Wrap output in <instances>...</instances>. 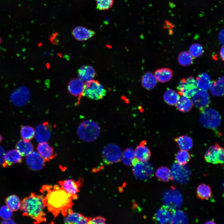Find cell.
Here are the masks:
<instances>
[{"label": "cell", "instance_id": "8", "mask_svg": "<svg viewBox=\"0 0 224 224\" xmlns=\"http://www.w3.org/2000/svg\"><path fill=\"white\" fill-rule=\"evenodd\" d=\"M170 172L171 180L180 184L186 183L189 180L191 174L188 166L185 165H180L177 163L172 165Z\"/></svg>", "mask_w": 224, "mask_h": 224}, {"label": "cell", "instance_id": "36", "mask_svg": "<svg viewBox=\"0 0 224 224\" xmlns=\"http://www.w3.org/2000/svg\"><path fill=\"white\" fill-rule=\"evenodd\" d=\"M193 57L189 52L184 51L180 52L178 57V61L180 65L183 66L191 65L193 62Z\"/></svg>", "mask_w": 224, "mask_h": 224}, {"label": "cell", "instance_id": "26", "mask_svg": "<svg viewBox=\"0 0 224 224\" xmlns=\"http://www.w3.org/2000/svg\"><path fill=\"white\" fill-rule=\"evenodd\" d=\"M142 84L147 90L153 89L157 84V80L154 75L151 72L145 73L142 77Z\"/></svg>", "mask_w": 224, "mask_h": 224}, {"label": "cell", "instance_id": "32", "mask_svg": "<svg viewBox=\"0 0 224 224\" xmlns=\"http://www.w3.org/2000/svg\"><path fill=\"white\" fill-rule=\"evenodd\" d=\"M179 94L175 91L170 88L167 89L163 95L165 101L171 106L175 105L179 98Z\"/></svg>", "mask_w": 224, "mask_h": 224}, {"label": "cell", "instance_id": "21", "mask_svg": "<svg viewBox=\"0 0 224 224\" xmlns=\"http://www.w3.org/2000/svg\"><path fill=\"white\" fill-rule=\"evenodd\" d=\"M146 142L145 141L141 142L135 149V156L137 159L140 162H147L151 156L150 149L145 146Z\"/></svg>", "mask_w": 224, "mask_h": 224}, {"label": "cell", "instance_id": "20", "mask_svg": "<svg viewBox=\"0 0 224 224\" xmlns=\"http://www.w3.org/2000/svg\"><path fill=\"white\" fill-rule=\"evenodd\" d=\"M38 152L45 161H49L56 156L53 148L46 142L39 143L37 147Z\"/></svg>", "mask_w": 224, "mask_h": 224}, {"label": "cell", "instance_id": "48", "mask_svg": "<svg viewBox=\"0 0 224 224\" xmlns=\"http://www.w3.org/2000/svg\"><path fill=\"white\" fill-rule=\"evenodd\" d=\"M205 223L206 224H215V222L212 220L209 221L207 222H206Z\"/></svg>", "mask_w": 224, "mask_h": 224}, {"label": "cell", "instance_id": "44", "mask_svg": "<svg viewBox=\"0 0 224 224\" xmlns=\"http://www.w3.org/2000/svg\"><path fill=\"white\" fill-rule=\"evenodd\" d=\"M5 154L4 149L0 146V165L3 164L4 162Z\"/></svg>", "mask_w": 224, "mask_h": 224}, {"label": "cell", "instance_id": "40", "mask_svg": "<svg viewBox=\"0 0 224 224\" xmlns=\"http://www.w3.org/2000/svg\"><path fill=\"white\" fill-rule=\"evenodd\" d=\"M96 0L97 9L101 10L109 9L112 6L114 3V0Z\"/></svg>", "mask_w": 224, "mask_h": 224}, {"label": "cell", "instance_id": "47", "mask_svg": "<svg viewBox=\"0 0 224 224\" xmlns=\"http://www.w3.org/2000/svg\"><path fill=\"white\" fill-rule=\"evenodd\" d=\"M224 47L222 46L220 51V57L222 60L224 59Z\"/></svg>", "mask_w": 224, "mask_h": 224}, {"label": "cell", "instance_id": "13", "mask_svg": "<svg viewBox=\"0 0 224 224\" xmlns=\"http://www.w3.org/2000/svg\"><path fill=\"white\" fill-rule=\"evenodd\" d=\"M175 210L166 205H163L157 210L153 217V219L156 223H168L170 222Z\"/></svg>", "mask_w": 224, "mask_h": 224}, {"label": "cell", "instance_id": "16", "mask_svg": "<svg viewBox=\"0 0 224 224\" xmlns=\"http://www.w3.org/2000/svg\"><path fill=\"white\" fill-rule=\"evenodd\" d=\"M80 180L75 181L72 179H67L59 182L61 187L70 195L73 199H77V194L81 183Z\"/></svg>", "mask_w": 224, "mask_h": 224}, {"label": "cell", "instance_id": "39", "mask_svg": "<svg viewBox=\"0 0 224 224\" xmlns=\"http://www.w3.org/2000/svg\"><path fill=\"white\" fill-rule=\"evenodd\" d=\"M189 52L194 58H197L201 56L204 52L202 46L198 43L192 44L189 48Z\"/></svg>", "mask_w": 224, "mask_h": 224}, {"label": "cell", "instance_id": "35", "mask_svg": "<svg viewBox=\"0 0 224 224\" xmlns=\"http://www.w3.org/2000/svg\"><path fill=\"white\" fill-rule=\"evenodd\" d=\"M188 222L186 214L180 210H175L172 216L170 223L172 224H184Z\"/></svg>", "mask_w": 224, "mask_h": 224}, {"label": "cell", "instance_id": "4", "mask_svg": "<svg viewBox=\"0 0 224 224\" xmlns=\"http://www.w3.org/2000/svg\"><path fill=\"white\" fill-rule=\"evenodd\" d=\"M199 119L203 127L212 129L218 128L221 121L219 112L212 108H206L202 111Z\"/></svg>", "mask_w": 224, "mask_h": 224}, {"label": "cell", "instance_id": "49", "mask_svg": "<svg viewBox=\"0 0 224 224\" xmlns=\"http://www.w3.org/2000/svg\"><path fill=\"white\" fill-rule=\"evenodd\" d=\"M2 138L1 135H0V142H1V141L2 140Z\"/></svg>", "mask_w": 224, "mask_h": 224}, {"label": "cell", "instance_id": "50", "mask_svg": "<svg viewBox=\"0 0 224 224\" xmlns=\"http://www.w3.org/2000/svg\"><path fill=\"white\" fill-rule=\"evenodd\" d=\"M1 38L0 36V44L1 43Z\"/></svg>", "mask_w": 224, "mask_h": 224}, {"label": "cell", "instance_id": "42", "mask_svg": "<svg viewBox=\"0 0 224 224\" xmlns=\"http://www.w3.org/2000/svg\"><path fill=\"white\" fill-rule=\"evenodd\" d=\"M122 156L128 159L133 160L135 158V152L132 148L128 147L124 151Z\"/></svg>", "mask_w": 224, "mask_h": 224}, {"label": "cell", "instance_id": "18", "mask_svg": "<svg viewBox=\"0 0 224 224\" xmlns=\"http://www.w3.org/2000/svg\"><path fill=\"white\" fill-rule=\"evenodd\" d=\"M84 84L79 78H73L69 82L68 86V90L69 92L75 96L80 98L82 95Z\"/></svg>", "mask_w": 224, "mask_h": 224}, {"label": "cell", "instance_id": "46", "mask_svg": "<svg viewBox=\"0 0 224 224\" xmlns=\"http://www.w3.org/2000/svg\"><path fill=\"white\" fill-rule=\"evenodd\" d=\"M219 40L221 43H223V32H220L219 35Z\"/></svg>", "mask_w": 224, "mask_h": 224}, {"label": "cell", "instance_id": "27", "mask_svg": "<svg viewBox=\"0 0 224 224\" xmlns=\"http://www.w3.org/2000/svg\"><path fill=\"white\" fill-rule=\"evenodd\" d=\"M154 75L157 81L161 83H165L171 79L173 72L169 68H162L156 70L155 71Z\"/></svg>", "mask_w": 224, "mask_h": 224}, {"label": "cell", "instance_id": "11", "mask_svg": "<svg viewBox=\"0 0 224 224\" xmlns=\"http://www.w3.org/2000/svg\"><path fill=\"white\" fill-rule=\"evenodd\" d=\"M224 149L217 143L211 146L207 151L204 159L208 162L213 164H223L224 161Z\"/></svg>", "mask_w": 224, "mask_h": 224}, {"label": "cell", "instance_id": "9", "mask_svg": "<svg viewBox=\"0 0 224 224\" xmlns=\"http://www.w3.org/2000/svg\"><path fill=\"white\" fill-rule=\"evenodd\" d=\"M103 160L106 164H110L119 161L122 153L120 147L115 144H110L106 145L102 151Z\"/></svg>", "mask_w": 224, "mask_h": 224}, {"label": "cell", "instance_id": "45", "mask_svg": "<svg viewBox=\"0 0 224 224\" xmlns=\"http://www.w3.org/2000/svg\"><path fill=\"white\" fill-rule=\"evenodd\" d=\"M2 223L3 224H14L15 222L12 220L11 219H9L3 220Z\"/></svg>", "mask_w": 224, "mask_h": 224}, {"label": "cell", "instance_id": "31", "mask_svg": "<svg viewBox=\"0 0 224 224\" xmlns=\"http://www.w3.org/2000/svg\"><path fill=\"white\" fill-rule=\"evenodd\" d=\"M196 193L197 197L202 200L209 199L212 195L210 187L208 185L203 184L198 185L197 188Z\"/></svg>", "mask_w": 224, "mask_h": 224}, {"label": "cell", "instance_id": "22", "mask_svg": "<svg viewBox=\"0 0 224 224\" xmlns=\"http://www.w3.org/2000/svg\"><path fill=\"white\" fill-rule=\"evenodd\" d=\"M77 73L79 78L84 82L93 80L96 75L94 68L89 65L81 67L78 70Z\"/></svg>", "mask_w": 224, "mask_h": 224}, {"label": "cell", "instance_id": "19", "mask_svg": "<svg viewBox=\"0 0 224 224\" xmlns=\"http://www.w3.org/2000/svg\"><path fill=\"white\" fill-rule=\"evenodd\" d=\"M72 34L77 40L83 41L87 40L93 36L95 32L84 27L78 26L73 30Z\"/></svg>", "mask_w": 224, "mask_h": 224}, {"label": "cell", "instance_id": "28", "mask_svg": "<svg viewBox=\"0 0 224 224\" xmlns=\"http://www.w3.org/2000/svg\"><path fill=\"white\" fill-rule=\"evenodd\" d=\"M196 81L198 88L200 90L207 91L209 89L212 82L207 73L203 72L199 75Z\"/></svg>", "mask_w": 224, "mask_h": 224}, {"label": "cell", "instance_id": "29", "mask_svg": "<svg viewBox=\"0 0 224 224\" xmlns=\"http://www.w3.org/2000/svg\"><path fill=\"white\" fill-rule=\"evenodd\" d=\"M174 140L181 150L188 151L193 147V140L192 138L188 136H181L175 138Z\"/></svg>", "mask_w": 224, "mask_h": 224}, {"label": "cell", "instance_id": "37", "mask_svg": "<svg viewBox=\"0 0 224 224\" xmlns=\"http://www.w3.org/2000/svg\"><path fill=\"white\" fill-rule=\"evenodd\" d=\"M191 156L187 151L181 150L175 155V159L177 163L182 165H185L189 161Z\"/></svg>", "mask_w": 224, "mask_h": 224}, {"label": "cell", "instance_id": "2", "mask_svg": "<svg viewBox=\"0 0 224 224\" xmlns=\"http://www.w3.org/2000/svg\"><path fill=\"white\" fill-rule=\"evenodd\" d=\"M46 207L44 196L32 193L21 202V209L23 214L40 223L46 220L44 212Z\"/></svg>", "mask_w": 224, "mask_h": 224}, {"label": "cell", "instance_id": "38", "mask_svg": "<svg viewBox=\"0 0 224 224\" xmlns=\"http://www.w3.org/2000/svg\"><path fill=\"white\" fill-rule=\"evenodd\" d=\"M35 131L34 129L30 126H24L21 130V135L22 138L27 140H30L34 137Z\"/></svg>", "mask_w": 224, "mask_h": 224}, {"label": "cell", "instance_id": "3", "mask_svg": "<svg viewBox=\"0 0 224 224\" xmlns=\"http://www.w3.org/2000/svg\"><path fill=\"white\" fill-rule=\"evenodd\" d=\"M100 128L96 122L91 120H85L81 123L77 129V135L81 139L86 142H91L99 136Z\"/></svg>", "mask_w": 224, "mask_h": 224}, {"label": "cell", "instance_id": "10", "mask_svg": "<svg viewBox=\"0 0 224 224\" xmlns=\"http://www.w3.org/2000/svg\"><path fill=\"white\" fill-rule=\"evenodd\" d=\"M198 88L196 80L191 76L182 78L177 87L179 95L189 98L193 96Z\"/></svg>", "mask_w": 224, "mask_h": 224}, {"label": "cell", "instance_id": "15", "mask_svg": "<svg viewBox=\"0 0 224 224\" xmlns=\"http://www.w3.org/2000/svg\"><path fill=\"white\" fill-rule=\"evenodd\" d=\"M51 127L48 122L38 125L36 127L35 136L37 141L39 143L46 142L51 136Z\"/></svg>", "mask_w": 224, "mask_h": 224}, {"label": "cell", "instance_id": "12", "mask_svg": "<svg viewBox=\"0 0 224 224\" xmlns=\"http://www.w3.org/2000/svg\"><path fill=\"white\" fill-rule=\"evenodd\" d=\"M193 104L201 111L208 106L210 96L206 91L199 90L192 97Z\"/></svg>", "mask_w": 224, "mask_h": 224}, {"label": "cell", "instance_id": "1", "mask_svg": "<svg viewBox=\"0 0 224 224\" xmlns=\"http://www.w3.org/2000/svg\"><path fill=\"white\" fill-rule=\"evenodd\" d=\"M42 190L47 192L46 195L44 196L46 206L55 217L60 213L64 216L71 209L73 199L61 187L57 185L53 187L44 186Z\"/></svg>", "mask_w": 224, "mask_h": 224}, {"label": "cell", "instance_id": "24", "mask_svg": "<svg viewBox=\"0 0 224 224\" xmlns=\"http://www.w3.org/2000/svg\"><path fill=\"white\" fill-rule=\"evenodd\" d=\"M16 148L22 156H27L34 149L32 144L29 140L23 139L20 140L17 142Z\"/></svg>", "mask_w": 224, "mask_h": 224}, {"label": "cell", "instance_id": "14", "mask_svg": "<svg viewBox=\"0 0 224 224\" xmlns=\"http://www.w3.org/2000/svg\"><path fill=\"white\" fill-rule=\"evenodd\" d=\"M26 161L28 167L35 171L42 169L45 166V162L41 155L35 151H32L27 155Z\"/></svg>", "mask_w": 224, "mask_h": 224}, {"label": "cell", "instance_id": "5", "mask_svg": "<svg viewBox=\"0 0 224 224\" xmlns=\"http://www.w3.org/2000/svg\"><path fill=\"white\" fill-rule=\"evenodd\" d=\"M107 91L97 81L92 80L85 82L82 96L96 100L102 99Z\"/></svg>", "mask_w": 224, "mask_h": 224}, {"label": "cell", "instance_id": "30", "mask_svg": "<svg viewBox=\"0 0 224 224\" xmlns=\"http://www.w3.org/2000/svg\"><path fill=\"white\" fill-rule=\"evenodd\" d=\"M177 108L181 112L189 111L193 106V102L189 98L182 96L175 104Z\"/></svg>", "mask_w": 224, "mask_h": 224}, {"label": "cell", "instance_id": "17", "mask_svg": "<svg viewBox=\"0 0 224 224\" xmlns=\"http://www.w3.org/2000/svg\"><path fill=\"white\" fill-rule=\"evenodd\" d=\"M64 222L67 224H88L89 218L81 214L74 212L70 209L64 216Z\"/></svg>", "mask_w": 224, "mask_h": 224}, {"label": "cell", "instance_id": "7", "mask_svg": "<svg viewBox=\"0 0 224 224\" xmlns=\"http://www.w3.org/2000/svg\"><path fill=\"white\" fill-rule=\"evenodd\" d=\"M162 201L164 205L175 209L181 206L182 197L179 191L172 186L164 192Z\"/></svg>", "mask_w": 224, "mask_h": 224}, {"label": "cell", "instance_id": "43", "mask_svg": "<svg viewBox=\"0 0 224 224\" xmlns=\"http://www.w3.org/2000/svg\"><path fill=\"white\" fill-rule=\"evenodd\" d=\"M105 219L102 217H96L94 218H89L88 224H105Z\"/></svg>", "mask_w": 224, "mask_h": 224}, {"label": "cell", "instance_id": "23", "mask_svg": "<svg viewBox=\"0 0 224 224\" xmlns=\"http://www.w3.org/2000/svg\"><path fill=\"white\" fill-rule=\"evenodd\" d=\"M22 161L21 155L16 150H11L6 153L3 167H7Z\"/></svg>", "mask_w": 224, "mask_h": 224}, {"label": "cell", "instance_id": "34", "mask_svg": "<svg viewBox=\"0 0 224 224\" xmlns=\"http://www.w3.org/2000/svg\"><path fill=\"white\" fill-rule=\"evenodd\" d=\"M155 175L159 180L168 182L171 179L170 170L167 167L161 166L156 170Z\"/></svg>", "mask_w": 224, "mask_h": 224}, {"label": "cell", "instance_id": "33", "mask_svg": "<svg viewBox=\"0 0 224 224\" xmlns=\"http://www.w3.org/2000/svg\"><path fill=\"white\" fill-rule=\"evenodd\" d=\"M6 205L12 212L18 211L21 207V202L19 197L16 195L12 194L6 199Z\"/></svg>", "mask_w": 224, "mask_h": 224}, {"label": "cell", "instance_id": "25", "mask_svg": "<svg viewBox=\"0 0 224 224\" xmlns=\"http://www.w3.org/2000/svg\"><path fill=\"white\" fill-rule=\"evenodd\" d=\"M224 77H221L217 80L211 82L209 89L213 95L221 96L224 94Z\"/></svg>", "mask_w": 224, "mask_h": 224}, {"label": "cell", "instance_id": "41", "mask_svg": "<svg viewBox=\"0 0 224 224\" xmlns=\"http://www.w3.org/2000/svg\"><path fill=\"white\" fill-rule=\"evenodd\" d=\"M12 216V212L6 205H4L0 208V217L3 220L11 219Z\"/></svg>", "mask_w": 224, "mask_h": 224}, {"label": "cell", "instance_id": "6", "mask_svg": "<svg viewBox=\"0 0 224 224\" xmlns=\"http://www.w3.org/2000/svg\"><path fill=\"white\" fill-rule=\"evenodd\" d=\"M132 165L133 166V173L137 178L146 181L152 177L154 169L150 163L140 162L135 158L133 160Z\"/></svg>", "mask_w": 224, "mask_h": 224}]
</instances>
